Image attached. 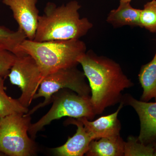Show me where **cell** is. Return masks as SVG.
<instances>
[{
	"instance_id": "6da1fadb",
	"label": "cell",
	"mask_w": 156,
	"mask_h": 156,
	"mask_svg": "<svg viewBox=\"0 0 156 156\" xmlns=\"http://www.w3.org/2000/svg\"><path fill=\"white\" fill-rule=\"evenodd\" d=\"M78 62L89 81L90 100L96 115L122 102V92L134 86L119 63L105 56H98L91 50L81 56Z\"/></svg>"
},
{
	"instance_id": "7a4b0ae2",
	"label": "cell",
	"mask_w": 156,
	"mask_h": 156,
	"mask_svg": "<svg viewBox=\"0 0 156 156\" xmlns=\"http://www.w3.org/2000/svg\"><path fill=\"white\" fill-rule=\"evenodd\" d=\"M81 6L76 1L57 6L48 2L44 14L40 15L36 34L37 42L80 39L86 35L93 24L79 13Z\"/></svg>"
},
{
	"instance_id": "3957f363",
	"label": "cell",
	"mask_w": 156,
	"mask_h": 156,
	"mask_svg": "<svg viewBox=\"0 0 156 156\" xmlns=\"http://www.w3.org/2000/svg\"><path fill=\"white\" fill-rule=\"evenodd\" d=\"M20 49L36 61L42 81L58 70L77 66L79 59L87 52V46L80 39L44 42L26 39Z\"/></svg>"
},
{
	"instance_id": "277c9868",
	"label": "cell",
	"mask_w": 156,
	"mask_h": 156,
	"mask_svg": "<svg viewBox=\"0 0 156 156\" xmlns=\"http://www.w3.org/2000/svg\"><path fill=\"white\" fill-rule=\"evenodd\" d=\"M61 89L53 95V104L50 110L37 122L31 124L28 133L34 138L37 133L52 121L62 117L86 118L92 120L96 115L90 97Z\"/></svg>"
},
{
	"instance_id": "5b68a950",
	"label": "cell",
	"mask_w": 156,
	"mask_h": 156,
	"mask_svg": "<svg viewBox=\"0 0 156 156\" xmlns=\"http://www.w3.org/2000/svg\"><path fill=\"white\" fill-rule=\"evenodd\" d=\"M30 115L13 114L0 119V152L10 156H30L36 151L28 135Z\"/></svg>"
},
{
	"instance_id": "8992f818",
	"label": "cell",
	"mask_w": 156,
	"mask_h": 156,
	"mask_svg": "<svg viewBox=\"0 0 156 156\" xmlns=\"http://www.w3.org/2000/svg\"><path fill=\"white\" fill-rule=\"evenodd\" d=\"M86 77L77 66L61 69L48 75L42 80L34 97V99L44 97V101L26 114L30 115L39 108L49 104L53 95L61 89H70L81 96L90 97L91 89Z\"/></svg>"
},
{
	"instance_id": "52a82bcc",
	"label": "cell",
	"mask_w": 156,
	"mask_h": 156,
	"mask_svg": "<svg viewBox=\"0 0 156 156\" xmlns=\"http://www.w3.org/2000/svg\"><path fill=\"white\" fill-rule=\"evenodd\" d=\"M8 76L11 83L21 90L22 93L18 100L23 105L28 108L42 81L41 71L36 61L27 54L16 56Z\"/></svg>"
},
{
	"instance_id": "ba28073f",
	"label": "cell",
	"mask_w": 156,
	"mask_h": 156,
	"mask_svg": "<svg viewBox=\"0 0 156 156\" xmlns=\"http://www.w3.org/2000/svg\"><path fill=\"white\" fill-rule=\"evenodd\" d=\"M122 101L133 107L139 117L140 128L138 140L146 145H153L156 140V101L137 100L129 95L123 97Z\"/></svg>"
},
{
	"instance_id": "9c48e42d",
	"label": "cell",
	"mask_w": 156,
	"mask_h": 156,
	"mask_svg": "<svg viewBox=\"0 0 156 156\" xmlns=\"http://www.w3.org/2000/svg\"><path fill=\"white\" fill-rule=\"evenodd\" d=\"M37 0H3L4 5L12 11L18 28L25 34L28 40H33L35 37L39 11L36 5Z\"/></svg>"
},
{
	"instance_id": "30bf717a",
	"label": "cell",
	"mask_w": 156,
	"mask_h": 156,
	"mask_svg": "<svg viewBox=\"0 0 156 156\" xmlns=\"http://www.w3.org/2000/svg\"><path fill=\"white\" fill-rule=\"evenodd\" d=\"M66 123L76 126V132L72 137H69L63 145L52 149V152L58 156H82L86 154L90 143L94 139L79 119L70 118Z\"/></svg>"
},
{
	"instance_id": "8fae6325",
	"label": "cell",
	"mask_w": 156,
	"mask_h": 156,
	"mask_svg": "<svg viewBox=\"0 0 156 156\" xmlns=\"http://www.w3.org/2000/svg\"><path fill=\"white\" fill-rule=\"evenodd\" d=\"M124 102H120L116 111L112 114L101 117L94 121L86 118H79L87 131L94 140L120 135L121 125L118 115L122 108Z\"/></svg>"
},
{
	"instance_id": "7c38bea8",
	"label": "cell",
	"mask_w": 156,
	"mask_h": 156,
	"mask_svg": "<svg viewBox=\"0 0 156 156\" xmlns=\"http://www.w3.org/2000/svg\"><path fill=\"white\" fill-rule=\"evenodd\" d=\"M125 142L120 135L102 137L90 143L86 153L88 156H124Z\"/></svg>"
},
{
	"instance_id": "4fadbf2b",
	"label": "cell",
	"mask_w": 156,
	"mask_h": 156,
	"mask_svg": "<svg viewBox=\"0 0 156 156\" xmlns=\"http://www.w3.org/2000/svg\"><path fill=\"white\" fill-rule=\"evenodd\" d=\"M140 11L141 9L133 8L130 2L120 1L118 9L112 10L109 13L106 21L114 27L129 26L141 28L140 20Z\"/></svg>"
},
{
	"instance_id": "5bb4252c",
	"label": "cell",
	"mask_w": 156,
	"mask_h": 156,
	"mask_svg": "<svg viewBox=\"0 0 156 156\" xmlns=\"http://www.w3.org/2000/svg\"><path fill=\"white\" fill-rule=\"evenodd\" d=\"M140 83L143 89L140 101H156V52L152 60L141 66L138 74Z\"/></svg>"
},
{
	"instance_id": "9a60e30c",
	"label": "cell",
	"mask_w": 156,
	"mask_h": 156,
	"mask_svg": "<svg viewBox=\"0 0 156 156\" xmlns=\"http://www.w3.org/2000/svg\"><path fill=\"white\" fill-rule=\"evenodd\" d=\"M27 38L22 30L18 28L12 31L0 26V48L12 52L16 56L24 54L21 52L20 46Z\"/></svg>"
},
{
	"instance_id": "2e32d148",
	"label": "cell",
	"mask_w": 156,
	"mask_h": 156,
	"mask_svg": "<svg viewBox=\"0 0 156 156\" xmlns=\"http://www.w3.org/2000/svg\"><path fill=\"white\" fill-rule=\"evenodd\" d=\"M4 78L0 77V119L11 115L27 113L28 108L23 105L18 99H14L6 94Z\"/></svg>"
},
{
	"instance_id": "e0dca14e",
	"label": "cell",
	"mask_w": 156,
	"mask_h": 156,
	"mask_svg": "<svg viewBox=\"0 0 156 156\" xmlns=\"http://www.w3.org/2000/svg\"><path fill=\"white\" fill-rule=\"evenodd\" d=\"M155 151L153 145L143 144L134 136H129L125 142V156H154Z\"/></svg>"
},
{
	"instance_id": "ac0fdd59",
	"label": "cell",
	"mask_w": 156,
	"mask_h": 156,
	"mask_svg": "<svg viewBox=\"0 0 156 156\" xmlns=\"http://www.w3.org/2000/svg\"><path fill=\"white\" fill-rule=\"evenodd\" d=\"M140 20L141 28L151 33L156 32V0L148 2L141 10Z\"/></svg>"
},
{
	"instance_id": "d6986e66",
	"label": "cell",
	"mask_w": 156,
	"mask_h": 156,
	"mask_svg": "<svg viewBox=\"0 0 156 156\" xmlns=\"http://www.w3.org/2000/svg\"><path fill=\"white\" fill-rule=\"evenodd\" d=\"M16 56L9 50L0 48V77L8 76Z\"/></svg>"
},
{
	"instance_id": "ffe728a7",
	"label": "cell",
	"mask_w": 156,
	"mask_h": 156,
	"mask_svg": "<svg viewBox=\"0 0 156 156\" xmlns=\"http://www.w3.org/2000/svg\"><path fill=\"white\" fill-rule=\"evenodd\" d=\"M132 0H120L121 2H130Z\"/></svg>"
},
{
	"instance_id": "44dd1931",
	"label": "cell",
	"mask_w": 156,
	"mask_h": 156,
	"mask_svg": "<svg viewBox=\"0 0 156 156\" xmlns=\"http://www.w3.org/2000/svg\"><path fill=\"white\" fill-rule=\"evenodd\" d=\"M153 147L154 148L155 151H156V140L155 141L154 143L153 144Z\"/></svg>"
},
{
	"instance_id": "7402d4cb",
	"label": "cell",
	"mask_w": 156,
	"mask_h": 156,
	"mask_svg": "<svg viewBox=\"0 0 156 156\" xmlns=\"http://www.w3.org/2000/svg\"><path fill=\"white\" fill-rule=\"evenodd\" d=\"M5 155V154H3V153L1 152H0V156H4Z\"/></svg>"
}]
</instances>
